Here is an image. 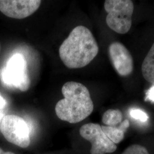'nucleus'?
Listing matches in <instances>:
<instances>
[{"instance_id": "1", "label": "nucleus", "mask_w": 154, "mask_h": 154, "mask_svg": "<svg viewBox=\"0 0 154 154\" xmlns=\"http://www.w3.org/2000/svg\"><path fill=\"white\" fill-rule=\"evenodd\" d=\"M98 51V45L91 31L79 25L73 29L62 43L59 55L67 67L79 69L88 65Z\"/></svg>"}, {"instance_id": "2", "label": "nucleus", "mask_w": 154, "mask_h": 154, "mask_svg": "<svg viewBox=\"0 0 154 154\" xmlns=\"http://www.w3.org/2000/svg\"><path fill=\"white\" fill-rule=\"evenodd\" d=\"M64 98L55 106L56 115L70 123L82 121L93 111V102L88 88L81 83L69 81L62 88Z\"/></svg>"}, {"instance_id": "3", "label": "nucleus", "mask_w": 154, "mask_h": 154, "mask_svg": "<svg viewBox=\"0 0 154 154\" xmlns=\"http://www.w3.org/2000/svg\"><path fill=\"white\" fill-rule=\"evenodd\" d=\"M104 7L107 13L106 23L116 33L124 34L131 28L134 6L130 0H106Z\"/></svg>"}, {"instance_id": "4", "label": "nucleus", "mask_w": 154, "mask_h": 154, "mask_svg": "<svg viewBox=\"0 0 154 154\" xmlns=\"http://www.w3.org/2000/svg\"><path fill=\"white\" fill-rule=\"evenodd\" d=\"M1 78L6 86L26 91L30 88V79L23 55L20 53L12 55L1 71Z\"/></svg>"}, {"instance_id": "5", "label": "nucleus", "mask_w": 154, "mask_h": 154, "mask_svg": "<svg viewBox=\"0 0 154 154\" xmlns=\"http://www.w3.org/2000/svg\"><path fill=\"white\" fill-rule=\"evenodd\" d=\"M0 130L6 140L21 148H26L30 143V130L22 118L7 115L1 123Z\"/></svg>"}, {"instance_id": "6", "label": "nucleus", "mask_w": 154, "mask_h": 154, "mask_svg": "<svg viewBox=\"0 0 154 154\" xmlns=\"http://www.w3.org/2000/svg\"><path fill=\"white\" fill-rule=\"evenodd\" d=\"M81 136L91 144V154H105L114 152L117 149L103 131L101 126L97 123H87L79 130Z\"/></svg>"}, {"instance_id": "7", "label": "nucleus", "mask_w": 154, "mask_h": 154, "mask_svg": "<svg viewBox=\"0 0 154 154\" xmlns=\"http://www.w3.org/2000/svg\"><path fill=\"white\" fill-rule=\"evenodd\" d=\"M40 0H0V11L6 16L23 19L38 9Z\"/></svg>"}, {"instance_id": "8", "label": "nucleus", "mask_w": 154, "mask_h": 154, "mask_svg": "<svg viewBox=\"0 0 154 154\" xmlns=\"http://www.w3.org/2000/svg\"><path fill=\"white\" fill-rule=\"evenodd\" d=\"M110 60L116 71L121 76L129 75L133 70L132 55L123 45L113 42L109 48Z\"/></svg>"}, {"instance_id": "9", "label": "nucleus", "mask_w": 154, "mask_h": 154, "mask_svg": "<svg viewBox=\"0 0 154 154\" xmlns=\"http://www.w3.org/2000/svg\"><path fill=\"white\" fill-rule=\"evenodd\" d=\"M142 72L144 78L154 85V43L143 61Z\"/></svg>"}, {"instance_id": "10", "label": "nucleus", "mask_w": 154, "mask_h": 154, "mask_svg": "<svg viewBox=\"0 0 154 154\" xmlns=\"http://www.w3.org/2000/svg\"><path fill=\"white\" fill-rule=\"evenodd\" d=\"M123 115L119 110L109 109L107 110L102 116V122L107 126H116L121 123Z\"/></svg>"}, {"instance_id": "11", "label": "nucleus", "mask_w": 154, "mask_h": 154, "mask_svg": "<svg viewBox=\"0 0 154 154\" xmlns=\"http://www.w3.org/2000/svg\"><path fill=\"white\" fill-rule=\"evenodd\" d=\"M101 127L106 135L114 144H118L123 140L125 132L119 127L101 126Z\"/></svg>"}, {"instance_id": "12", "label": "nucleus", "mask_w": 154, "mask_h": 154, "mask_svg": "<svg viewBox=\"0 0 154 154\" xmlns=\"http://www.w3.org/2000/svg\"><path fill=\"white\" fill-rule=\"evenodd\" d=\"M122 154H149L148 150L143 146L133 144L127 147Z\"/></svg>"}, {"instance_id": "13", "label": "nucleus", "mask_w": 154, "mask_h": 154, "mask_svg": "<svg viewBox=\"0 0 154 154\" xmlns=\"http://www.w3.org/2000/svg\"><path fill=\"white\" fill-rule=\"evenodd\" d=\"M130 115L134 119L142 122H146L149 119L147 114L139 109H131L130 111Z\"/></svg>"}, {"instance_id": "14", "label": "nucleus", "mask_w": 154, "mask_h": 154, "mask_svg": "<svg viewBox=\"0 0 154 154\" xmlns=\"http://www.w3.org/2000/svg\"><path fill=\"white\" fill-rule=\"evenodd\" d=\"M146 95V100H149L151 102L154 103V85L149 89Z\"/></svg>"}, {"instance_id": "15", "label": "nucleus", "mask_w": 154, "mask_h": 154, "mask_svg": "<svg viewBox=\"0 0 154 154\" xmlns=\"http://www.w3.org/2000/svg\"><path fill=\"white\" fill-rule=\"evenodd\" d=\"M129 126H130V122L128 120L126 119L122 123L119 127L122 130H123L125 132H126L127 129L129 127Z\"/></svg>"}, {"instance_id": "16", "label": "nucleus", "mask_w": 154, "mask_h": 154, "mask_svg": "<svg viewBox=\"0 0 154 154\" xmlns=\"http://www.w3.org/2000/svg\"><path fill=\"white\" fill-rule=\"evenodd\" d=\"M6 105H7L6 100L0 94V110L4 109L6 106Z\"/></svg>"}, {"instance_id": "17", "label": "nucleus", "mask_w": 154, "mask_h": 154, "mask_svg": "<svg viewBox=\"0 0 154 154\" xmlns=\"http://www.w3.org/2000/svg\"><path fill=\"white\" fill-rule=\"evenodd\" d=\"M0 154H15L11 152H4L2 149L0 148Z\"/></svg>"}, {"instance_id": "18", "label": "nucleus", "mask_w": 154, "mask_h": 154, "mask_svg": "<svg viewBox=\"0 0 154 154\" xmlns=\"http://www.w3.org/2000/svg\"><path fill=\"white\" fill-rule=\"evenodd\" d=\"M4 116H4V114L0 111V122H1V123L2 120V119H3V118H4Z\"/></svg>"}, {"instance_id": "19", "label": "nucleus", "mask_w": 154, "mask_h": 154, "mask_svg": "<svg viewBox=\"0 0 154 154\" xmlns=\"http://www.w3.org/2000/svg\"><path fill=\"white\" fill-rule=\"evenodd\" d=\"M0 50H1V44H0Z\"/></svg>"}]
</instances>
